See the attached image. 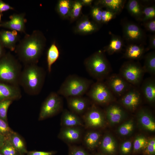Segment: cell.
Returning a JSON list of instances; mask_svg holds the SVG:
<instances>
[{
    "mask_svg": "<svg viewBox=\"0 0 155 155\" xmlns=\"http://www.w3.org/2000/svg\"><path fill=\"white\" fill-rule=\"evenodd\" d=\"M100 138V134L96 131L89 132L84 138L85 145L89 149L92 150L97 146Z\"/></svg>",
    "mask_w": 155,
    "mask_h": 155,
    "instance_id": "obj_31",
    "label": "cell"
},
{
    "mask_svg": "<svg viewBox=\"0 0 155 155\" xmlns=\"http://www.w3.org/2000/svg\"><path fill=\"white\" fill-rule=\"evenodd\" d=\"M2 14H1V13H0V23L1 22V17Z\"/></svg>",
    "mask_w": 155,
    "mask_h": 155,
    "instance_id": "obj_52",
    "label": "cell"
},
{
    "mask_svg": "<svg viewBox=\"0 0 155 155\" xmlns=\"http://www.w3.org/2000/svg\"><path fill=\"white\" fill-rule=\"evenodd\" d=\"M149 48L150 49H155V35L154 34L151 35L149 38Z\"/></svg>",
    "mask_w": 155,
    "mask_h": 155,
    "instance_id": "obj_48",
    "label": "cell"
},
{
    "mask_svg": "<svg viewBox=\"0 0 155 155\" xmlns=\"http://www.w3.org/2000/svg\"><path fill=\"white\" fill-rule=\"evenodd\" d=\"M96 22L91 21L86 16H84L77 22L74 29L75 33L82 35L92 34L98 30Z\"/></svg>",
    "mask_w": 155,
    "mask_h": 155,
    "instance_id": "obj_14",
    "label": "cell"
},
{
    "mask_svg": "<svg viewBox=\"0 0 155 155\" xmlns=\"http://www.w3.org/2000/svg\"><path fill=\"white\" fill-rule=\"evenodd\" d=\"M143 69L145 73L154 76L155 75V52H151L147 54L145 58Z\"/></svg>",
    "mask_w": 155,
    "mask_h": 155,
    "instance_id": "obj_30",
    "label": "cell"
},
{
    "mask_svg": "<svg viewBox=\"0 0 155 155\" xmlns=\"http://www.w3.org/2000/svg\"><path fill=\"white\" fill-rule=\"evenodd\" d=\"M145 50L143 45L131 44L127 47L123 57L131 61L138 60L142 57Z\"/></svg>",
    "mask_w": 155,
    "mask_h": 155,
    "instance_id": "obj_22",
    "label": "cell"
},
{
    "mask_svg": "<svg viewBox=\"0 0 155 155\" xmlns=\"http://www.w3.org/2000/svg\"><path fill=\"white\" fill-rule=\"evenodd\" d=\"M13 131L9 127L8 122L0 118V134L7 137Z\"/></svg>",
    "mask_w": 155,
    "mask_h": 155,
    "instance_id": "obj_40",
    "label": "cell"
},
{
    "mask_svg": "<svg viewBox=\"0 0 155 155\" xmlns=\"http://www.w3.org/2000/svg\"><path fill=\"white\" fill-rule=\"evenodd\" d=\"M83 6L80 1H73L69 18L71 22H73L80 17Z\"/></svg>",
    "mask_w": 155,
    "mask_h": 155,
    "instance_id": "obj_33",
    "label": "cell"
},
{
    "mask_svg": "<svg viewBox=\"0 0 155 155\" xmlns=\"http://www.w3.org/2000/svg\"><path fill=\"white\" fill-rule=\"evenodd\" d=\"M145 73L140 63L130 60L122 65L119 74L133 86L139 87Z\"/></svg>",
    "mask_w": 155,
    "mask_h": 155,
    "instance_id": "obj_6",
    "label": "cell"
},
{
    "mask_svg": "<svg viewBox=\"0 0 155 155\" xmlns=\"http://www.w3.org/2000/svg\"><path fill=\"white\" fill-rule=\"evenodd\" d=\"M116 15L113 12L107 9L102 10L101 15L102 23L108 22L113 19Z\"/></svg>",
    "mask_w": 155,
    "mask_h": 155,
    "instance_id": "obj_43",
    "label": "cell"
},
{
    "mask_svg": "<svg viewBox=\"0 0 155 155\" xmlns=\"http://www.w3.org/2000/svg\"><path fill=\"white\" fill-rule=\"evenodd\" d=\"M123 0H100L95 1V5L104 7L116 15L122 10L125 2Z\"/></svg>",
    "mask_w": 155,
    "mask_h": 155,
    "instance_id": "obj_20",
    "label": "cell"
},
{
    "mask_svg": "<svg viewBox=\"0 0 155 155\" xmlns=\"http://www.w3.org/2000/svg\"><path fill=\"white\" fill-rule=\"evenodd\" d=\"M133 125L131 122L126 123L121 125L118 130L119 133L122 135H126L133 130Z\"/></svg>",
    "mask_w": 155,
    "mask_h": 155,
    "instance_id": "obj_41",
    "label": "cell"
},
{
    "mask_svg": "<svg viewBox=\"0 0 155 155\" xmlns=\"http://www.w3.org/2000/svg\"><path fill=\"white\" fill-rule=\"evenodd\" d=\"M144 22V26L148 31L152 32H155V19L148 20Z\"/></svg>",
    "mask_w": 155,
    "mask_h": 155,
    "instance_id": "obj_45",
    "label": "cell"
},
{
    "mask_svg": "<svg viewBox=\"0 0 155 155\" xmlns=\"http://www.w3.org/2000/svg\"><path fill=\"white\" fill-rule=\"evenodd\" d=\"M4 48L0 40V59L6 53L5 52Z\"/></svg>",
    "mask_w": 155,
    "mask_h": 155,
    "instance_id": "obj_49",
    "label": "cell"
},
{
    "mask_svg": "<svg viewBox=\"0 0 155 155\" xmlns=\"http://www.w3.org/2000/svg\"></svg>",
    "mask_w": 155,
    "mask_h": 155,
    "instance_id": "obj_54",
    "label": "cell"
},
{
    "mask_svg": "<svg viewBox=\"0 0 155 155\" xmlns=\"http://www.w3.org/2000/svg\"><path fill=\"white\" fill-rule=\"evenodd\" d=\"M18 59L10 52L5 53L0 59V83L19 86L22 70Z\"/></svg>",
    "mask_w": 155,
    "mask_h": 155,
    "instance_id": "obj_4",
    "label": "cell"
},
{
    "mask_svg": "<svg viewBox=\"0 0 155 155\" xmlns=\"http://www.w3.org/2000/svg\"><path fill=\"white\" fill-rule=\"evenodd\" d=\"M104 82L115 96L120 97L133 86L119 74L109 75Z\"/></svg>",
    "mask_w": 155,
    "mask_h": 155,
    "instance_id": "obj_9",
    "label": "cell"
},
{
    "mask_svg": "<svg viewBox=\"0 0 155 155\" xmlns=\"http://www.w3.org/2000/svg\"><path fill=\"white\" fill-rule=\"evenodd\" d=\"M138 112L140 121L142 125L149 131H154L155 123L149 112L146 109H141Z\"/></svg>",
    "mask_w": 155,
    "mask_h": 155,
    "instance_id": "obj_28",
    "label": "cell"
},
{
    "mask_svg": "<svg viewBox=\"0 0 155 155\" xmlns=\"http://www.w3.org/2000/svg\"><path fill=\"white\" fill-rule=\"evenodd\" d=\"M143 7L140 2L136 0H130L127 5V9L130 14L138 19L141 20Z\"/></svg>",
    "mask_w": 155,
    "mask_h": 155,
    "instance_id": "obj_29",
    "label": "cell"
},
{
    "mask_svg": "<svg viewBox=\"0 0 155 155\" xmlns=\"http://www.w3.org/2000/svg\"><path fill=\"white\" fill-rule=\"evenodd\" d=\"M45 76L44 69L37 64L24 65L20 76L19 86L28 95H38L42 89Z\"/></svg>",
    "mask_w": 155,
    "mask_h": 155,
    "instance_id": "obj_2",
    "label": "cell"
},
{
    "mask_svg": "<svg viewBox=\"0 0 155 155\" xmlns=\"http://www.w3.org/2000/svg\"><path fill=\"white\" fill-rule=\"evenodd\" d=\"M19 39V35L16 31H0V41L4 47L11 51H15Z\"/></svg>",
    "mask_w": 155,
    "mask_h": 155,
    "instance_id": "obj_18",
    "label": "cell"
},
{
    "mask_svg": "<svg viewBox=\"0 0 155 155\" xmlns=\"http://www.w3.org/2000/svg\"><path fill=\"white\" fill-rule=\"evenodd\" d=\"M61 124L63 127H78L83 125L82 121L76 114L67 110L63 111Z\"/></svg>",
    "mask_w": 155,
    "mask_h": 155,
    "instance_id": "obj_21",
    "label": "cell"
},
{
    "mask_svg": "<svg viewBox=\"0 0 155 155\" xmlns=\"http://www.w3.org/2000/svg\"><path fill=\"white\" fill-rule=\"evenodd\" d=\"M139 87L142 96L150 103L155 101V78L152 76L143 81Z\"/></svg>",
    "mask_w": 155,
    "mask_h": 155,
    "instance_id": "obj_16",
    "label": "cell"
},
{
    "mask_svg": "<svg viewBox=\"0 0 155 155\" xmlns=\"http://www.w3.org/2000/svg\"><path fill=\"white\" fill-rule=\"evenodd\" d=\"M24 13L13 14L9 17L10 20L0 23V27L11 30L25 33V24L27 20Z\"/></svg>",
    "mask_w": 155,
    "mask_h": 155,
    "instance_id": "obj_13",
    "label": "cell"
},
{
    "mask_svg": "<svg viewBox=\"0 0 155 155\" xmlns=\"http://www.w3.org/2000/svg\"><path fill=\"white\" fill-rule=\"evenodd\" d=\"M46 39L42 32L35 30L26 34L17 45L15 52L24 65L37 64L46 45Z\"/></svg>",
    "mask_w": 155,
    "mask_h": 155,
    "instance_id": "obj_1",
    "label": "cell"
},
{
    "mask_svg": "<svg viewBox=\"0 0 155 155\" xmlns=\"http://www.w3.org/2000/svg\"><path fill=\"white\" fill-rule=\"evenodd\" d=\"M69 155H89L87 152L82 148L75 146H69Z\"/></svg>",
    "mask_w": 155,
    "mask_h": 155,
    "instance_id": "obj_42",
    "label": "cell"
},
{
    "mask_svg": "<svg viewBox=\"0 0 155 155\" xmlns=\"http://www.w3.org/2000/svg\"><path fill=\"white\" fill-rule=\"evenodd\" d=\"M123 34L124 38L128 41L140 42L144 39L145 34L137 25L131 22H127L123 26Z\"/></svg>",
    "mask_w": 155,
    "mask_h": 155,
    "instance_id": "obj_11",
    "label": "cell"
},
{
    "mask_svg": "<svg viewBox=\"0 0 155 155\" xmlns=\"http://www.w3.org/2000/svg\"><path fill=\"white\" fill-rule=\"evenodd\" d=\"M84 119L86 125L89 127H100L104 124L102 112L94 106L89 108L84 115Z\"/></svg>",
    "mask_w": 155,
    "mask_h": 155,
    "instance_id": "obj_12",
    "label": "cell"
},
{
    "mask_svg": "<svg viewBox=\"0 0 155 155\" xmlns=\"http://www.w3.org/2000/svg\"><path fill=\"white\" fill-rule=\"evenodd\" d=\"M101 148L102 152L106 154L113 155L116 151L115 142L109 135H107L103 138L101 144Z\"/></svg>",
    "mask_w": 155,
    "mask_h": 155,
    "instance_id": "obj_32",
    "label": "cell"
},
{
    "mask_svg": "<svg viewBox=\"0 0 155 155\" xmlns=\"http://www.w3.org/2000/svg\"><path fill=\"white\" fill-rule=\"evenodd\" d=\"M20 86L0 83V102L8 99L13 101L22 96Z\"/></svg>",
    "mask_w": 155,
    "mask_h": 155,
    "instance_id": "obj_15",
    "label": "cell"
},
{
    "mask_svg": "<svg viewBox=\"0 0 155 155\" xmlns=\"http://www.w3.org/2000/svg\"><path fill=\"white\" fill-rule=\"evenodd\" d=\"M81 131L78 127H63L59 135V138L68 143L78 142L81 137Z\"/></svg>",
    "mask_w": 155,
    "mask_h": 155,
    "instance_id": "obj_19",
    "label": "cell"
},
{
    "mask_svg": "<svg viewBox=\"0 0 155 155\" xmlns=\"http://www.w3.org/2000/svg\"><path fill=\"white\" fill-rule=\"evenodd\" d=\"M132 144L129 141H127L124 142L122 145L121 148V153L124 155L129 154L131 150Z\"/></svg>",
    "mask_w": 155,
    "mask_h": 155,
    "instance_id": "obj_44",
    "label": "cell"
},
{
    "mask_svg": "<svg viewBox=\"0 0 155 155\" xmlns=\"http://www.w3.org/2000/svg\"><path fill=\"white\" fill-rule=\"evenodd\" d=\"M84 63L87 72L97 81H104L111 71L103 51H99L92 54L85 59Z\"/></svg>",
    "mask_w": 155,
    "mask_h": 155,
    "instance_id": "obj_3",
    "label": "cell"
},
{
    "mask_svg": "<svg viewBox=\"0 0 155 155\" xmlns=\"http://www.w3.org/2000/svg\"><path fill=\"white\" fill-rule=\"evenodd\" d=\"M92 84L91 80L86 78L70 75L62 84L57 92L66 98L82 96L87 93Z\"/></svg>",
    "mask_w": 155,
    "mask_h": 155,
    "instance_id": "obj_5",
    "label": "cell"
},
{
    "mask_svg": "<svg viewBox=\"0 0 155 155\" xmlns=\"http://www.w3.org/2000/svg\"><path fill=\"white\" fill-rule=\"evenodd\" d=\"M144 155H154L155 154V139L154 138L148 141L147 143L143 150Z\"/></svg>",
    "mask_w": 155,
    "mask_h": 155,
    "instance_id": "obj_39",
    "label": "cell"
},
{
    "mask_svg": "<svg viewBox=\"0 0 155 155\" xmlns=\"http://www.w3.org/2000/svg\"><path fill=\"white\" fill-rule=\"evenodd\" d=\"M60 52L55 42H53L49 48L47 53V63L48 70L51 72L53 64L59 57Z\"/></svg>",
    "mask_w": 155,
    "mask_h": 155,
    "instance_id": "obj_26",
    "label": "cell"
},
{
    "mask_svg": "<svg viewBox=\"0 0 155 155\" xmlns=\"http://www.w3.org/2000/svg\"><path fill=\"white\" fill-rule=\"evenodd\" d=\"M107 116L110 122L113 123L119 122L125 114V111L121 106L116 104H112L106 110Z\"/></svg>",
    "mask_w": 155,
    "mask_h": 155,
    "instance_id": "obj_24",
    "label": "cell"
},
{
    "mask_svg": "<svg viewBox=\"0 0 155 155\" xmlns=\"http://www.w3.org/2000/svg\"><path fill=\"white\" fill-rule=\"evenodd\" d=\"M0 152L3 155H21L7 138L4 144L0 148Z\"/></svg>",
    "mask_w": 155,
    "mask_h": 155,
    "instance_id": "obj_34",
    "label": "cell"
},
{
    "mask_svg": "<svg viewBox=\"0 0 155 155\" xmlns=\"http://www.w3.org/2000/svg\"><path fill=\"white\" fill-rule=\"evenodd\" d=\"M66 98L70 111L76 114L83 113L89 108V100L83 96L69 97Z\"/></svg>",
    "mask_w": 155,
    "mask_h": 155,
    "instance_id": "obj_17",
    "label": "cell"
},
{
    "mask_svg": "<svg viewBox=\"0 0 155 155\" xmlns=\"http://www.w3.org/2000/svg\"><path fill=\"white\" fill-rule=\"evenodd\" d=\"M80 1L83 6L90 5L93 1L92 0H82Z\"/></svg>",
    "mask_w": 155,
    "mask_h": 155,
    "instance_id": "obj_50",
    "label": "cell"
},
{
    "mask_svg": "<svg viewBox=\"0 0 155 155\" xmlns=\"http://www.w3.org/2000/svg\"><path fill=\"white\" fill-rule=\"evenodd\" d=\"M148 140L144 137H140L136 138L133 144V152H136L143 150Z\"/></svg>",
    "mask_w": 155,
    "mask_h": 155,
    "instance_id": "obj_37",
    "label": "cell"
},
{
    "mask_svg": "<svg viewBox=\"0 0 155 155\" xmlns=\"http://www.w3.org/2000/svg\"><path fill=\"white\" fill-rule=\"evenodd\" d=\"M102 11L101 7L96 5L93 7L91 9V16L95 22L97 24L102 23L101 15Z\"/></svg>",
    "mask_w": 155,
    "mask_h": 155,
    "instance_id": "obj_38",
    "label": "cell"
},
{
    "mask_svg": "<svg viewBox=\"0 0 155 155\" xmlns=\"http://www.w3.org/2000/svg\"><path fill=\"white\" fill-rule=\"evenodd\" d=\"M13 101L8 99L0 102V118L8 122L7 113L8 108Z\"/></svg>",
    "mask_w": 155,
    "mask_h": 155,
    "instance_id": "obj_35",
    "label": "cell"
},
{
    "mask_svg": "<svg viewBox=\"0 0 155 155\" xmlns=\"http://www.w3.org/2000/svg\"><path fill=\"white\" fill-rule=\"evenodd\" d=\"M7 139V137L4 135L0 134V148L4 144Z\"/></svg>",
    "mask_w": 155,
    "mask_h": 155,
    "instance_id": "obj_51",
    "label": "cell"
},
{
    "mask_svg": "<svg viewBox=\"0 0 155 155\" xmlns=\"http://www.w3.org/2000/svg\"><path fill=\"white\" fill-rule=\"evenodd\" d=\"M13 7L11 6L2 1L0 0V13H1L3 12L9 10H13Z\"/></svg>",
    "mask_w": 155,
    "mask_h": 155,
    "instance_id": "obj_47",
    "label": "cell"
},
{
    "mask_svg": "<svg viewBox=\"0 0 155 155\" xmlns=\"http://www.w3.org/2000/svg\"><path fill=\"white\" fill-rule=\"evenodd\" d=\"M139 87L132 86L120 97L121 104L131 111L136 110L141 103L142 96Z\"/></svg>",
    "mask_w": 155,
    "mask_h": 155,
    "instance_id": "obj_10",
    "label": "cell"
},
{
    "mask_svg": "<svg viewBox=\"0 0 155 155\" xmlns=\"http://www.w3.org/2000/svg\"><path fill=\"white\" fill-rule=\"evenodd\" d=\"M7 138L21 155L26 154L28 151L25 142L18 133L13 131Z\"/></svg>",
    "mask_w": 155,
    "mask_h": 155,
    "instance_id": "obj_23",
    "label": "cell"
},
{
    "mask_svg": "<svg viewBox=\"0 0 155 155\" xmlns=\"http://www.w3.org/2000/svg\"><path fill=\"white\" fill-rule=\"evenodd\" d=\"M0 155H3L0 152Z\"/></svg>",
    "mask_w": 155,
    "mask_h": 155,
    "instance_id": "obj_53",
    "label": "cell"
},
{
    "mask_svg": "<svg viewBox=\"0 0 155 155\" xmlns=\"http://www.w3.org/2000/svg\"><path fill=\"white\" fill-rule=\"evenodd\" d=\"M86 94L94 102L100 104H106L115 99V96L104 81L92 83Z\"/></svg>",
    "mask_w": 155,
    "mask_h": 155,
    "instance_id": "obj_7",
    "label": "cell"
},
{
    "mask_svg": "<svg viewBox=\"0 0 155 155\" xmlns=\"http://www.w3.org/2000/svg\"><path fill=\"white\" fill-rule=\"evenodd\" d=\"M56 153L55 151H28L26 155H54Z\"/></svg>",
    "mask_w": 155,
    "mask_h": 155,
    "instance_id": "obj_46",
    "label": "cell"
},
{
    "mask_svg": "<svg viewBox=\"0 0 155 155\" xmlns=\"http://www.w3.org/2000/svg\"><path fill=\"white\" fill-rule=\"evenodd\" d=\"M63 108L62 100L57 92H52L42 104L38 120L41 121L52 117L59 113Z\"/></svg>",
    "mask_w": 155,
    "mask_h": 155,
    "instance_id": "obj_8",
    "label": "cell"
},
{
    "mask_svg": "<svg viewBox=\"0 0 155 155\" xmlns=\"http://www.w3.org/2000/svg\"><path fill=\"white\" fill-rule=\"evenodd\" d=\"M155 7L154 6L144 7L141 20L143 22L155 19Z\"/></svg>",
    "mask_w": 155,
    "mask_h": 155,
    "instance_id": "obj_36",
    "label": "cell"
},
{
    "mask_svg": "<svg viewBox=\"0 0 155 155\" xmlns=\"http://www.w3.org/2000/svg\"><path fill=\"white\" fill-rule=\"evenodd\" d=\"M123 45V40L119 36L112 34L109 44L104 48L103 51L110 55L120 52Z\"/></svg>",
    "mask_w": 155,
    "mask_h": 155,
    "instance_id": "obj_25",
    "label": "cell"
},
{
    "mask_svg": "<svg viewBox=\"0 0 155 155\" xmlns=\"http://www.w3.org/2000/svg\"><path fill=\"white\" fill-rule=\"evenodd\" d=\"M73 1L70 0H60L58 1L56 11L62 18L69 19Z\"/></svg>",
    "mask_w": 155,
    "mask_h": 155,
    "instance_id": "obj_27",
    "label": "cell"
}]
</instances>
